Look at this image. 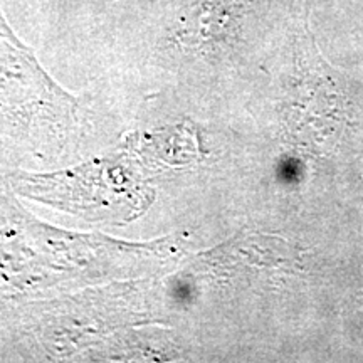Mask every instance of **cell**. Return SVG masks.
<instances>
[{"label":"cell","instance_id":"obj_1","mask_svg":"<svg viewBox=\"0 0 363 363\" xmlns=\"http://www.w3.org/2000/svg\"><path fill=\"white\" fill-rule=\"evenodd\" d=\"M189 294H190V288L187 286V283H180L179 286H177L175 296H177V299H179V301L187 303Z\"/></svg>","mask_w":363,"mask_h":363}]
</instances>
